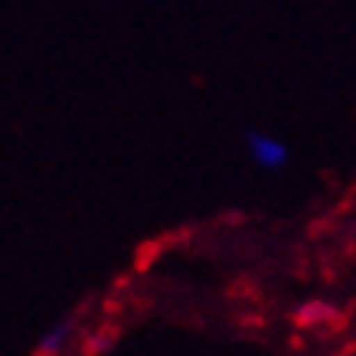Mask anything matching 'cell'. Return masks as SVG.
<instances>
[{
  "mask_svg": "<svg viewBox=\"0 0 356 356\" xmlns=\"http://www.w3.org/2000/svg\"><path fill=\"white\" fill-rule=\"evenodd\" d=\"M242 144H245V151H248V161L255 163V167H261V170H278L291 157L284 140L271 138V134H261V131H245Z\"/></svg>",
  "mask_w": 356,
  "mask_h": 356,
  "instance_id": "1",
  "label": "cell"
}]
</instances>
